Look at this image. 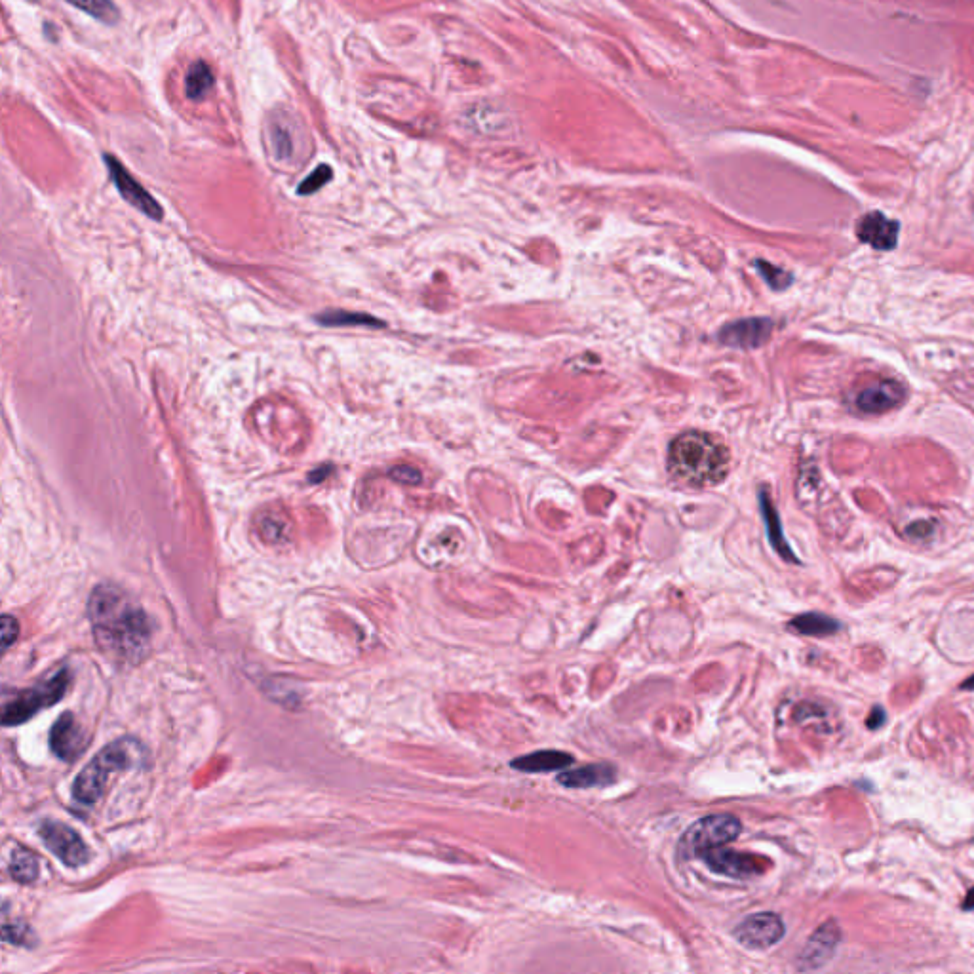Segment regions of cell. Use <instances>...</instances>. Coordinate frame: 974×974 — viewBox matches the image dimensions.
<instances>
[{"mask_svg":"<svg viewBox=\"0 0 974 974\" xmlns=\"http://www.w3.org/2000/svg\"><path fill=\"white\" fill-rule=\"evenodd\" d=\"M88 617L103 653L126 663L141 661L151 645L145 611L120 588L99 585L88 600Z\"/></svg>","mask_w":974,"mask_h":974,"instance_id":"1","label":"cell"},{"mask_svg":"<svg viewBox=\"0 0 974 974\" xmlns=\"http://www.w3.org/2000/svg\"><path fill=\"white\" fill-rule=\"evenodd\" d=\"M731 455L718 436L689 430L680 434L668 449L670 474L687 486H716L729 472Z\"/></svg>","mask_w":974,"mask_h":974,"instance_id":"2","label":"cell"},{"mask_svg":"<svg viewBox=\"0 0 974 974\" xmlns=\"http://www.w3.org/2000/svg\"><path fill=\"white\" fill-rule=\"evenodd\" d=\"M141 746L132 739H118L105 746L94 760L78 773L73 794L84 805H94L103 794L111 779L136 765Z\"/></svg>","mask_w":974,"mask_h":974,"instance_id":"3","label":"cell"},{"mask_svg":"<svg viewBox=\"0 0 974 974\" xmlns=\"http://www.w3.org/2000/svg\"><path fill=\"white\" fill-rule=\"evenodd\" d=\"M69 685H71V674L67 668H61L52 678L44 680L31 689L16 693L12 699H6L2 704V725L4 727L20 725L37 716L40 710L58 704L65 697Z\"/></svg>","mask_w":974,"mask_h":974,"instance_id":"4","label":"cell"},{"mask_svg":"<svg viewBox=\"0 0 974 974\" xmlns=\"http://www.w3.org/2000/svg\"><path fill=\"white\" fill-rule=\"evenodd\" d=\"M742 826L741 820L733 815H710L697 820L685 834H683L678 855L680 858L702 857L704 853L723 847L739 838Z\"/></svg>","mask_w":974,"mask_h":974,"instance_id":"5","label":"cell"},{"mask_svg":"<svg viewBox=\"0 0 974 974\" xmlns=\"http://www.w3.org/2000/svg\"><path fill=\"white\" fill-rule=\"evenodd\" d=\"M44 845L69 868H80L90 860V849L77 832L58 820H44L39 828Z\"/></svg>","mask_w":974,"mask_h":974,"instance_id":"6","label":"cell"},{"mask_svg":"<svg viewBox=\"0 0 974 974\" xmlns=\"http://www.w3.org/2000/svg\"><path fill=\"white\" fill-rule=\"evenodd\" d=\"M784 933H786V927H784V921L780 919V916L773 914V912H761V914L746 917L737 927L735 936L744 948L767 950V948H771L780 942Z\"/></svg>","mask_w":974,"mask_h":974,"instance_id":"7","label":"cell"},{"mask_svg":"<svg viewBox=\"0 0 974 974\" xmlns=\"http://www.w3.org/2000/svg\"><path fill=\"white\" fill-rule=\"evenodd\" d=\"M105 164L109 168L113 183L117 185L118 193L128 204H132L141 214L156 219V221H160L164 217L160 204L145 191V187L132 177V174L118 162L115 156L105 155Z\"/></svg>","mask_w":974,"mask_h":974,"instance_id":"8","label":"cell"},{"mask_svg":"<svg viewBox=\"0 0 974 974\" xmlns=\"http://www.w3.org/2000/svg\"><path fill=\"white\" fill-rule=\"evenodd\" d=\"M841 942V929L836 921H826L807 940L798 957L799 971H819L832 961Z\"/></svg>","mask_w":974,"mask_h":974,"instance_id":"9","label":"cell"},{"mask_svg":"<svg viewBox=\"0 0 974 974\" xmlns=\"http://www.w3.org/2000/svg\"><path fill=\"white\" fill-rule=\"evenodd\" d=\"M86 744H88V737L80 727L77 718L71 712H65L50 731L52 752L59 760L71 763L80 758V754L86 750Z\"/></svg>","mask_w":974,"mask_h":974,"instance_id":"10","label":"cell"},{"mask_svg":"<svg viewBox=\"0 0 974 974\" xmlns=\"http://www.w3.org/2000/svg\"><path fill=\"white\" fill-rule=\"evenodd\" d=\"M900 225L881 212L866 214L857 223V236L860 242L872 246L879 252H891L898 244Z\"/></svg>","mask_w":974,"mask_h":974,"instance_id":"11","label":"cell"},{"mask_svg":"<svg viewBox=\"0 0 974 974\" xmlns=\"http://www.w3.org/2000/svg\"><path fill=\"white\" fill-rule=\"evenodd\" d=\"M771 332L773 322L769 318H744L727 324L720 332V341L727 347L756 349L771 337Z\"/></svg>","mask_w":974,"mask_h":974,"instance_id":"12","label":"cell"},{"mask_svg":"<svg viewBox=\"0 0 974 974\" xmlns=\"http://www.w3.org/2000/svg\"><path fill=\"white\" fill-rule=\"evenodd\" d=\"M701 858L710 866V870L729 877H752L760 874L761 866L758 858L737 853V851H727V849H712L704 853Z\"/></svg>","mask_w":974,"mask_h":974,"instance_id":"13","label":"cell"},{"mask_svg":"<svg viewBox=\"0 0 974 974\" xmlns=\"http://www.w3.org/2000/svg\"><path fill=\"white\" fill-rule=\"evenodd\" d=\"M904 400V389L897 381H881L872 387H866L857 396V408L862 413L877 415L897 408Z\"/></svg>","mask_w":974,"mask_h":974,"instance_id":"14","label":"cell"},{"mask_svg":"<svg viewBox=\"0 0 974 974\" xmlns=\"http://www.w3.org/2000/svg\"><path fill=\"white\" fill-rule=\"evenodd\" d=\"M299 124L288 113L278 111L269 122V137L273 143V153L278 160H292L297 151V132Z\"/></svg>","mask_w":974,"mask_h":974,"instance_id":"15","label":"cell"},{"mask_svg":"<svg viewBox=\"0 0 974 974\" xmlns=\"http://www.w3.org/2000/svg\"><path fill=\"white\" fill-rule=\"evenodd\" d=\"M573 761L575 758L571 754L558 752V750H541V752H533L529 756L516 758V760L510 761V765L518 771H524V773H550V771H560V769L569 767Z\"/></svg>","mask_w":974,"mask_h":974,"instance_id":"16","label":"cell"},{"mask_svg":"<svg viewBox=\"0 0 974 974\" xmlns=\"http://www.w3.org/2000/svg\"><path fill=\"white\" fill-rule=\"evenodd\" d=\"M615 780V769L607 763H594L579 767L575 771H567L558 777V782L567 788H594L605 786Z\"/></svg>","mask_w":974,"mask_h":974,"instance_id":"17","label":"cell"},{"mask_svg":"<svg viewBox=\"0 0 974 974\" xmlns=\"http://www.w3.org/2000/svg\"><path fill=\"white\" fill-rule=\"evenodd\" d=\"M760 507L761 514H763V522H765V526H767V537H769L771 545H773V548L779 552L780 558H784L786 562H794V564H798L799 560L796 558L794 550L790 548V545H788V543H786V539H784L782 526H780L779 514H777V510H775V507H773V503H771V499H769V495H767L765 491H761Z\"/></svg>","mask_w":974,"mask_h":974,"instance_id":"18","label":"cell"},{"mask_svg":"<svg viewBox=\"0 0 974 974\" xmlns=\"http://www.w3.org/2000/svg\"><path fill=\"white\" fill-rule=\"evenodd\" d=\"M788 628L796 634H801V636L828 638V636H834L836 632L841 630V623L832 617H828V615H822V613H805V615H799L796 619H792L788 623Z\"/></svg>","mask_w":974,"mask_h":974,"instance_id":"19","label":"cell"},{"mask_svg":"<svg viewBox=\"0 0 974 974\" xmlns=\"http://www.w3.org/2000/svg\"><path fill=\"white\" fill-rule=\"evenodd\" d=\"M316 322L322 324V326H328V328H333V326H366V328H383L385 322L375 318V316H370V314H364V312H349V311H326L322 312L320 316H316Z\"/></svg>","mask_w":974,"mask_h":974,"instance_id":"20","label":"cell"},{"mask_svg":"<svg viewBox=\"0 0 974 974\" xmlns=\"http://www.w3.org/2000/svg\"><path fill=\"white\" fill-rule=\"evenodd\" d=\"M214 86V73L204 61H196L185 77V94L189 99L204 98Z\"/></svg>","mask_w":974,"mask_h":974,"instance_id":"21","label":"cell"},{"mask_svg":"<svg viewBox=\"0 0 974 974\" xmlns=\"http://www.w3.org/2000/svg\"><path fill=\"white\" fill-rule=\"evenodd\" d=\"M10 876L20 883H33L39 877V860L29 851L18 849L12 853L10 860Z\"/></svg>","mask_w":974,"mask_h":974,"instance_id":"22","label":"cell"},{"mask_svg":"<svg viewBox=\"0 0 974 974\" xmlns=\"http://www.w3.org/2000/svg\"><path fill=\"white\" fill-rule=\"evenodd\" d=\"M67 2L103 23L115 25L120 20V12L113 0H67Z\"/></svg>","mask_w":974,"mask_h":974,"instance_id":"23","label":"cell"},{"mask_svg":"<svg viewBox=\"0 0 974 974\" xmlns=\"http://www.w3.org/2000/svg\"><path fill=\"white\" fill-rule=\"evenodd\" d=\"M756 267L760 271L761 276L765 278V282L773 288V290H784L792 284V274L786 273L784 269H779L767 261H756Z\"/></svg>","mask_w":974,"mask_h":974,"instance_id":"24","label":"cell"},{"mask_svg":"<svg viewBox=\"0 0 974 974\" xmlns=\"http://www.w3.org/2000/svg\"><path fill=\"white\" fill-rule=\"evenodd\" d=\"M332 177V168H330L328 164H322V166H318V168L312 172L311 176L307 177V179H305V181L299 185L297 193H299V195H312V193L320 191V189H322L326 183H330V179H332Z\"/></svg>","mask_w":974,"mask_h":974,"instance_id":"25","label":"cell"},{"mask_svg":"<svg viewBox=\"0 0 974 974\" xmlns=\"http://www.w3.org/2000/svg\"><path fill=\"white\" fill-rule=\"evenodd\" d=\"M390 478L394 482H400V484H406V486H415V484L421 482V472L415 470V468L408 467V465H402V467H396L390 470Z\"/></svg>","mask_w":974,"mask_h":974,"instance_id":"26","label":"cell"},{"mask_svg":"<svg viewBox=\"0 0 974 974\" xmlns=\"http://www.w3.org/2000/svg\"><path fill=\"white\" fill-rule=\"evenodd\" d=\"M4 940L6 942H12V944H18V946H27V942H29V929L23 927L20 923L4 925Z\"/></svg>","mask_w":974,"mask_h":974,"instance_id":"27","label":"cell"},{"mask_svg":"<svg viewBox=\"0 0 974 974\" xmlns=\"http://www.w3.org/2000/svg\"><path fill=\"white\" fill-rule=\"evenodd\" d=\"M18 621L12 619L10 615L2 617V649L6 651L18 638Z\"/></svg>","mask_w":974,"mask_h":974,"instance_id":"28","label":"cell"},{"mask_svg":"<svg viewBox=\"0 0 974 974\" xmlns=\"http://www.w3.org/2000/svg\"><path fill=\"white\" fill-rule=\"evenodd\" d=\"M885 716H887V714H885V710H883L881 706H874V708H872V714H870V716H868V720H866V727H868V729H872V731H876V729H879V727L885 723V720H887Z\"/></svg>","mask_w":974,"mask_h":974,"instance_id":"29","label":"cell"},{"mask_svg":"<svg viewBox=\"0 0 974 974\" xmlns=\"http://www.w3.org/2000/svg\"><path fill=\"white\" fill-rule=\"evenodd\" d=\"M280 526H282V524H280L278 520H263L261 529H263V531H269V529H271V533H267L265 537H267V539H271V541H278V539H280V529H282Z\"/></svg>","mask_w":974,"mask_h":974,"instance_id":"30","label":"cell"},{"mask_svg":"<svg viewBox=\"0 0 974 974\" xmlns=\"http://www.w3.org/2000/svg\"><path fill=\"white\" fill-rule=\"evenodd\" d=\"M330 472H332V467H324L322 468V470H320V468H316L314 472H311V474H309V480H311L312 484H316V482H322V480H324V478H326V476H328Z\"/></svg>","mask_w":974,"mask_h":974,"instance_id":"31","label":"cell"},{"mask_svg":"<svg viewBox=\"0 0 974 974\" xmlns=\"http://www.w3.org/2000/svg\"><path fill=\"white\" fill-rule=\"evenodd\" d=\"M967 898H969V900H967V902H963V910H973V908H974V889H971V891H969V897H967Z\"/></svg>","mask_w":974,"mask_h":974,"instance_id":"32","label":"cell"},{"mask_svg":"<svg viewBox=\"0 0 974 974\" xmlns=\"http://www.w3.org/2000/svg\"><path fill=\"white\" fill-rule=\"evenodd\" d=\"M961 689H963V691H973V689H974V676H973V678H969V680H967V682H963V685H961Z\"/></svg>","mask_w":974,"mask_h":974,"instance_id":"33","label":"cell"}]
</instances>
